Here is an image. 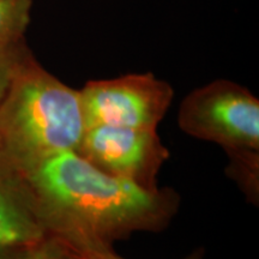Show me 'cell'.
<instances>
[{
  "label": "cell",
  "mask_w": 259,
  "mask_h": 259,
  "mask_svg": "<svg viewBox=\"0 0 259 259\" xmlns=\"http://www.w3.org/2000/svg\"><path fill=\"white\" fill-rule=\"evenodd\" d=\"M15 170L51 234L78 251L112 247L136 232H160L180 205L170 187L147 190L99 169L74 150Z\"/></svg>",
  "instance_id": "6da1fadb"
},
{
  "label": "cell",
  "mask_w": 259,
  "mask_h": 259,
  "mask_svg": "<svg viewBox=\"0 0 259 259\" xmlns=\"http://www.w3.org/2000/svg\"><path fill=\"white\" fill-rule=\"evenodd\" d=\"M85 131L79 90L48 72L30 51L0 102V141L9 164L21 169L79 147Z\"/></svg>",
  "instance_id": "7a4b0ae2"
},
{
  "label": "cell",
  "mask_w": 259,
  "mask_h": 259,
  "mask_svg": "<svg viewBox=\"0 0 259 259\" xmlns=\"http://www.w3.org/2000/svg\"><path fill=\"white\" fill-rule=\"evenodd\" d=\"M178 124L219 144L229 160L259 158V100L240 84L218 79L194 89L181 102Z\"/></svg>",
  "instance_id": "3957f363"
},
{
  "label": "cell",
  "mask_w": 259,
  "mask_h": 259,
  "mask_svg": "<svg viewBox=\"0 0 259 259\" xmlns=\"http://www.w3.org/2000/svg\"><path fill=\"white\" fill-rule=\"evenodd\" d=\"M79 95L85 128L156 130L169 109L174 92L170 84L147 72L89 80Z\"/></svg>",
  "instance_id": "277c9868"
},
{
  "label": "cell",
  "mask_w": 259,
  "mask_h": 259,
  "mask_svg": "<svg viewBox=\"0 0 259 259\" xmlns=\"http://www.w3.org/2000/svg\"><path fill=\"white\" fill-rule=\"evenodd\" d=\"M77 153L99 169L147 190L158 189L157 174L169 158L156 130L115 126L85 128Z\"/></svg>",
  "instance_id": "5b68a950"
},
{
  "label": "cell",
  "mask_w": 259,
  "mask_h": 259,
  "mask_svg": "<svg viewBox=\"0 0 259 259\" xmlns=\"http://www.w3.org/2000/svg\"><path fill=\"white\" fill-rule=\"evenodd\" d=\"M51 232L12 167L0 169V259H10L44 241Z\"/></svg>",
  "instance_id": "8992f818"
},
{
  "label": "cell",
  "mask_w": 259,
  "mask_h": 259,
  "mask_svg": "<svg viewBox=\"0 0 259 259\" xmlns=\"http://www.w3.org/2000/svg\"><path fill=\"white\" fill-rule=\"evenodd\" d=\"M32 0H0V51L24 44Z\"/></svg>",
  "instance_id": "52a82bcc"
},
{
  "label": "cell",
  "mask_w": 259,
  "mask_h": 259,
  "mask_svg": "<svg viewBox=\"0 0 259 259\" xmlns=\"http://www.w3.org/2000/svg\"><path fill=\"white\" fill-rule=\"evenodd\" d=\"M10 259H82V257L69 242L51 234L38 245Z\"/></svg>",
  "instance_id": "ba28073f"
},
{
  "label": "cell",
  "mask_w": 259,
  "mask_h": 259,
  "mask_svg": "<svg viewBox=\"0 0 259 259\" xmlns=\"http://www.w3.org/2000/svg\"><path fill=\"white\" fill-rule=\"evenodd\" d=\"M28 52L25 44L11 50L0 51V102L8 92L19 63Z\"/></svg>",
  "instance_id": "9c48e42d"
},
{
  "label": "cell",
  "mask_w": 259,
  "mask_h": 259,
  "mask_svg": "<svg viewBox=\"0 0 259 259\" xmlns=\"http://www.w3.org/2000/svg\"><path fill=\"white\" fill-rule=\"evenodd\" d=\"M78 252L82 259H125L119 254H116L113 251V247L92 248V250H83ZM184 259H204V251L202 248H199V250L193 251L192 253H190Z\"/></svg>",
  "instance_id": "30bf717a"
},
{
  "label": "cell",
  "mask_w": 259,
  "mask_h": 259,
  "mask_svg": "<svg viewBox=\"0 0 259 259\" xmlns=\"http://www.w3.org/2000/svg\"><path fill=\"white\" fill-rule=\"evenodd\" d=\"M6 167H11V166H10L8 160H6L2 141H0V169H3V168H6Z\"/></svg>",
  "instance_id": "8fae6325"
}]
</instances>
